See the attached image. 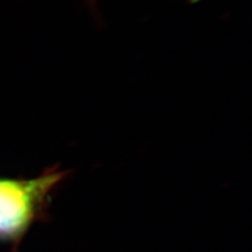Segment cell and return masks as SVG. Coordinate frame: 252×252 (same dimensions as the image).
I'll return each instance as SVG.
<instances>
[{"mask_svg": "<svg viewBox=\"0 0 252 252\" xmlns=\"http://www.w3.org/2000/svg\"><path fill=\"white\" fill-rule=\"evenodd\" d=\"M64 172L53 168L35 179H0V241L18 244L43 215L50 193Z\"/></svg>", "mask_w": 252, "mask_h": 252, "instance_id": "obj_1", "label": "cell"}]
</instances>
